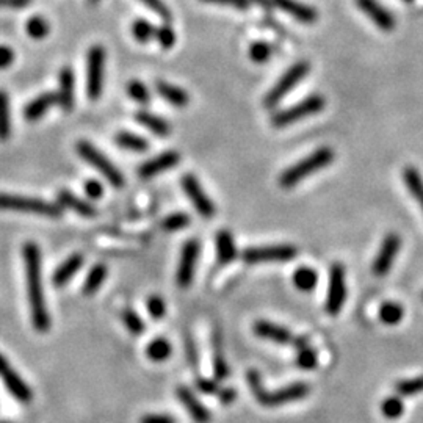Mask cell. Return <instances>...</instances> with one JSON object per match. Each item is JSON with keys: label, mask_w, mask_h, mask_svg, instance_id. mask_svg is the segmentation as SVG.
<instances>
[{"label": "cell", "mask_w": 423, "mask_h": 423, "mask_svg": "<svg viewBox=\"0 0 423 423\" xmlns=\"http://www.w3.org/2000/svg\"><path fill=\"white\" fill-rule=\"evenodd\" d=\"M25 265V279L27 293L30 301L32 323L38 332H47L50 328V317L46 306L43 289V256L41 250L33 241H27L22 248Z\"/></svg>", "instance_id": "6da1fadb"}, {"label": "cell", "mask_w": 423, "mask_h": 423, "mask_svg": "<svg viewBox=\"0 0 423 423\" xmlns=\"http://www.w3.org/2000/svg\"><path fill=\"white\" fill-rule=\"evenodd\" d=\"M248 382H250V387L257 402L262 406H267V408H276V406L298 402V400L307 397L310 392V387L306 382H292V384L278 389V391L268 392L267 389H263L261 375L256 370L248 371Z\"/></svg>", "instance_id": "7a4b0ae2"}, {"label": "cell", "mask_w": 423, "mask_h": 423, "mask_svg": "<svg viewBox=\"0 0 423 423\" xmlns=\"http://www.w3.org/2000/svg\"><path fill=\"white\" fill-rule=\"evenodd\" d=\"M334 151L331 148H318L317 151H314L312 154L307 155L306 159L300 160L295 165L287 168L284 173L281 174L279 177V185L282 188H292L295 187L296 184H300L303 179L309 177L310 174L320 171L326 166H329L332 162H334Z\"/></svg>", "instance_id": "3957f363"}, {"label": "cell", "mask_w": 423, "mask_h": 423, "mask_svg": "<svg viewBox=\"0 0 423 423\" xmlns=\"http://www.w3.org/2000/svg\"><path fill=\"white\" fill-rule=\"evenodd\" d=\"M0 208H2V210L35 213V215L47 218H61V215H63L61 207L54 204V202L38 199V197L10 193H0Z\"/></svg>", "instance_id": "277c9868"}, {"label": "cell", "mask_w": 423, "mask_h": 423, "mask_svg": "<svg viewBox=\"0 0 423 423\" xmlns=\"http://www.w3.org/2000/svg\"><path fill=\"white\" fill-rule=\"evenodd\" d=\"M326 99L321 94H310L306 99H303L296 105L289 109L281 110L272 116V124L276 129H282L290 126L293 122H298L304 118L314 116L325 109Z\"/></svg>", "instance_id": "5b68a950"}, {"label": "cell", "mask_w": 423, "mask_h": 423, "mask_svg": "<svg viewBox=\"0 0 423 423\" xmlns=\"http://www.w3.org/2000/svg\"><path fill=\"white\" fill-rule=\"evenodd\" d=\"M77 154L82 157V159L89 163L93 168L98 169V171L102 174V176L109 180V182L113 185V187L121 188L124 185V176L122 173L118 169L113 163L107 159V157L100 152L96 146H93L89 141H78L76 144Z\"/></svg>", "instance_id": "8992f818"}, {"label": "cell", "mask_w": 423, "mask_h": 423, "mask_svg": "<svg viewBox=\"0 0 423 423\" xmlns=\"http://www.w3.org/2000/svg\"><path fill=\"white\" fill-rule=\"evenodd\" d=\"M309 71H310V65L307 61H298V63L293 65L290 69H287L284 72V76L274 83V87L270 89L267 96H265L263 99L265 109H274V107L281 102L282 98H284L285 94H289L292 89L309 74Z\"/></svg>", "instance_id": "52a82bcc"}, {"label": "cell", "mask_w": 423, "mask_h": 423, "mask_svg": "<svg viewBox=\"0 0 423 423\" xmlns=\"http://www.w3.org/2000/svg\"><path fill=\"white\" fill-rule=\"evenodd\" d=\"M105 49L102 46L89 47L87 55V94L91 100H98L104 89Z\"/></svg>", "instance_id": "ba28073f"}, {"label": "cell", "mask_w": 423, "mask_h": 423, "mask_svg": "<svg viewBox=\"0 0 423 423\" xmlns=\"http://www.w3.org/2000/svg\"><path fill=\"white\" fill-rule=\"evenodd\" d=\"M345 267L342 263L334 262L329 270L328 298H326V312L332 317L340 312L345 306L347 300V278Z\"/></svg>", "instance_id": "9c48e42d"}, {"label": "cell", "mask_w": 423, "mask_h": 423, "mask_svg": "<svg viewBox=\"0 0 423 423\" xmlns=\"http://www.w3.org/2000/svg\"><path fill=\"white\" fill-rule=\"evenodd\" d=\"M298 256V250L292 245H268L246 248L241 254V259L246 263H263V262H287Z\"/></svg>", "instance_id": "30bf717a"}, {"label": "cell", "mask_w": 423, "mask_h": 423, "mask_svg": "<svg viewBox=\"0 0 423 423\" xmlns=\"http://www.w3.org/2000/svg\"><path fill=\"white\" fill-rule=\"evenodd\" d=\"M180 182H182V188L185 191V195L188 196L191 204L195 206L196 212L199 213L202 218L208 219L215 215V206H213L210 197L206 195L204 188L201 187L199 180L195 177V174H184Z\"/></svg>", "instance_id": "8fae6325"}, {"label": "cell", "mask_w": 423, "mask_h": 423, "mask_svg": "<svg viewBox=\"0 0 423 423\" xmlns=\"http://www.w3.org/2000/svg\"><path fill=\"white\" fill-rule=\"evenodd\" d=\"M199 251H201V245L197 240H188L182 248V254H180V261L177 267V276H176L177 285L182 287V289H187V287L191 285V282H193Z\"/></svg>", "instance_id": "7c38bea8"}, {"label": "cell", "mask_w": 423, "mask_h": 423, "mask_svg": "<svg viewBox=\"0 0 423 423\" xmlns=\"http://www.w3.org/2000/svg\"><path fill=\"white\" fill-rule=\"evenodd\" d=\"M400 246H402V239H400L398 234L386 235V239L382 240V245L375 257L373 267H371V272H373L375 276L382 278V276L389 273V270L392 268L395 259L398 256Z\"/></svg>", "instance_id": "4fadbf2b"}, {"label": "cell", "mask_w": 423, "mask_h": 423, "mask_svg": "<svg viewBox=\"0 0 423 423\" xmlns=\"http://www.w3.org/2000/svg\"><path fill=\"white\" fill-rule=\"evenodd\" d=\"M358 8L382 32H392L397 24V19L391 10L378 0H354Z\"/></svg>", "instance_id": "5bb4252c"}, {"label": "cell", "mask_w": 423, "mask_h": 423, "mask_svg": "<svg viewBox=\"0 0 423 423\" xmlns=\"http://www.w3.org/2000/svg\"><path fill=\"white\" fill-rule=\"evenodd\" d=\"M179 162H180L179 152L166 151V152H162L160 155L154 157V159L141 163L137 169V173L141 179H151V177L157 176V174L166 171V169L174 168Z\"/></svg>", "instance_id": "9a60e30c"}, {"label": "cell", "mask_w": 423, "mask_h": 423, "mask_svg": "<svg viewBox=\"0 0 423 423\" xmlns=\"http://www.w3.org/2000/svg\"><path fill=\"white\" fill-rule=\"evenodd\" d=\"M176 397L179 398V402L184 404V408L188 411L190 417L196 423H210L212 420L210 411H208L204 404L199 403V400L195 397V393L191 392L188 387L185 386L177 387Z\"/></svg>", "instance_id": "2e32d148"}, {"label": "cell", "mask_w": 423, "mask_h": 423, "mask_svg": "<svg viewBox=\"0 0 423 423\" xmlns=\"http://www.w3.org/2000/svg\"><path fill=\"white\" fill-rule=\"evenodd\" d=\"M272 2L284 13L295 18L298 22H303V24H314L318 21V11L310 5L301 3L298 0H272Z\"/></svg>", "instance_id": "e0dca14e"}, {"label": "cell", "mask_w": 423, "mask_h": 423, "mask_svg": "<svg viewBox=\"0 0 423 423\" xmlns=\"http://www.w3.org/2000/svg\"><path fill=\"white\" fill-rule=\"evenodd\" d=\"M254 332L265 340L279 343V345H287V343H293V334L292 332L284 328V326H278L274 323H270V321H257L254 325Z\"/></svg>", "instance_id": "ac0fdd59"}, {"label": "cell", "mask_w": 423, "mask_h": 423, "mask_svg": "<svg viewBox=\"0 0 423 423\" xmlns=\"http://www.w3.org/2000/svg\"><path fill=\"white\" fill-rule=\"evenodd\" d=\"M58 105L66 111H71L74 107V72L69 66H65L60 71L58 77Z\"/></svg>", "instance_id": "d6986e66"}, {"label": "cell", "mask_w": 423, "mask_h": 423, "mask_svg": "<svg viewBox=\"0 0 423 423\" xmlns=\"http://www.w3.org/2000/svg\"><path fill=\"white\" fill-rule=\"evenodd\" d=\"M2 380L5 382V386H7L8 392L13 395L18 402L24 403V404H28L32 402V398H33L32 389L28 387L24 381H22V378L16 373V371H13L11 369L8 371H5V373L2 375Z\"/></svg>", "instance_id": "ffe728a7"}, {"label": "cell", "mask_w": 423, "mask_h": 423, "mask_svg": "<svg viewBox=\"0 0 423 423\" xmlns=\"http://www.w3.org/2000/svg\"><path fill=\"white\" fill-rule=\"evenodd\" d=\"M54 104H58V96H56V93H44L38 96L30 104L25 105L24 118L27 121H36L46 115V111Z\"/></svg>", "instance_id": "44dd1931"}, {"label": "cell", "mask_w": 423, "mask_h": 423, "mask_svg": "<svg viewBox=\"0 0 423 423\" xmlns=\"http://www.w3.org/2000/svg\"><path fill=\"white\" fill-rule=\"evenodd\" d=\"M83 265V256L82 254H72L71 257H67L66 261L55 270L52 276V282L56 287H63L69 282L74 274L82 268Z\"/></svg>", "instance_id": "7402d4cb"}, {"label": "cell", "mask_w": 423, "mask_h": 423, "mask_svg": "<svg viewBox=\"0 0 423 423\" xmlns=\"http://www.w3.org/2000/svg\"><path fill=\"white\" fill-rule=\"evenodd\" d=\"M58 201L61 206L71 208V210H74L80 217L93 218L98 215V210H96V207L91 204V202L80 199V197H77L74 193H71V191L67 190L58 191Z\"/></svg>", "instance_id": "603a6c76"}, {"label": "cell", "mask_w": 423, "mask_h": 423, "mask_svg": "<svg viewBox=\"0 0 423 423\" xmlns=\"http://www.w3.org/2000/svg\"><path fill=\"white\" fill-rule=\"evenodd\" d=\"M155 89L163 100H166L168 104L174 107H187L190 102L188 93L180 87H176V85L159 80L155 83Z\"/></svg>", "instance_id": "cb8c5ba5"}, {"label": "cell", "mask_w": 423, "mask_h": 423, "mask_svg": "<svg viewBox=\"0 0 423 423\" xmlns=\"http://www.w3.org/2000/svg\"><path fill=\"white\" fill-rule=\"evenodd\" d=\"M135 120H137L141 126L148 129L157 137H168L171 133V126L169 122L163 120V118L154 115L151 111H137L135 113Z\"/></svg>", "instance_id": "d4e9b609"}, {"label": "cell", "mask_w": 423, "mask_h": 423, "mask_svg": "<svg viewBox=\"0 0 423 423\" xmlns=\"http://www.w3.org/2000/svg\"><path fill=\"white\" fill-rule=\"evenodd\" d=\"M217 243V254L219 263H229L232 262L237 256V248L232 234L229 230H219L215 239Z\"/></svg>", "instance_id": "484cf974"}, {"label": "cell", "mask_w": 423, "mask_h": 423, "mask_svg": "<svg viewBox=\"0 0 423 423\" xmlns=\"http://www.w3.org/2000/svg\"><path fill=\"white\" fill-rule=\"evenodd\" d=\"M403 180L408 187L409 193L413 195L417 204L420 206L423 212V177L419 173V169H415L413 166H408L403 169Z\"/></svg>", "instance_id": "4316f807"}, {"label": "cell", "mask_w": 423, "mask_h": 423, "mask_svg": "<svg viewBox=\"0 0 423 423\" xmlns=\"http://www.w3.org/2000/svg\"><path fill=\"white\" fill-rule=\"evenodd\" d=\"M213 375L217 381H223L229 376V367L226 364L223 347H221V336L219 332H213Z\"/></svg>", "instance_id": "83f0119b"}, {"label": "cell", "mask_w": 423, "mask_h": 423, "mask_svg": "<svg viewBox=\"0 0 423 423\" xmlns=\"http://www.w3.org/2000/svg\"><path fill=\"white\" fill-rule=\"evenodd\" d=\"M115 143L120 146V148L137 152V154H141V152H146L149 149V143L146 141V138L132 132H120L115 137Z\"/></svg>", "instance_id": "f1b7e54d"}, {"label": "cell", "mask_w": 423, "mask_h": 423, "mask_svg": "<svg viewBox=\"0 0 423 423\" xmlns=\"http://www.w3.org/2000/svg\"><path fill=\"white\" fill-rule=\"evenodd\" d=\"M293 284L301 292H312L318 284V273L309 267L298 268L293 274Z\"/></svg>", "instance_id": "f546056e"}, {"label": "cell", "mask_w": 423, "mask_h": 423, "mask_svg": "<svg viewBox=\"0 0 423 423\" xmlns=\"http://www.w3.org/2000/svg\"><path fill=\"white\" fill-rule=\"evenodd\" d=\"M107 278V267L104 263H96L94 267L89 270V273L85 279L83 284V293L85 295H93V293L100 289Z\"/></svg>", "instance_id": "4dcf8cb0"}, {"label": "cell", "mask_w": 423, "mask_h": 423, "mask_svg": "<svg viewBox=\"0 0 423 423\" xmlns=\"http://www.w3.org/2000/svg\"><path fill=\"white\" fill-rule=\"evenodd\" d=\"M171 351H173L171 343L163 337L152 340L148 348H146V354H148V358L151 360H154V362H163V360H166L169 356H171Z\"/></svg>", "instance_id": "1f68e13d"}, {"label": "cell", "mask_w": 423, "mask_h": 423, "mask_svg": "<svg viewBox=\"0 0 423 423\" xmlns=\"http://www.w3.org/2000/svg\"><path fill=\"white\" fill-rule=\"evenodd\" d=\"M11 133V118H10V98L8 94L0 89V141H7Z\"/></svg>", "instance_id": "d6a6232c"}, {"label": "cell", "mask_w": 423, "mask_h": 423, "mask_svg": "<svg viewBox=\"0 0 423 423\" xmlns=\"http://www.w3.org/2000/svg\"><path fill=\"white\" fill-rule=\"evenodd\" d=\"M25 32L28 33V36L33 39H43L49 35L50 27L49 22L43 18V16H33L27 21L25 24Z\"/></svg>", "instance_id": "836d02e7"}, {"label": "cell", "mask_w": 423, "mask_h": 423, "mask_svg": "<svg viewBox=\"0 0 423 423\" xmlns=\"http://www.w3.org/2000/svg\"><path fill=\"white\" fill-rule=\"evenodd\" d=\"M403 307L397 303H384L380 309V318L386 325H397L403 320Z\"/></svg>", "instance_id": "e575fe53"}, {"label": "cell", "mask_w": 423, "mask_h": 423, "mask_svg": "<svg viewBox=\"0 0 423 423\" xmlns=\"http://www.w3.org/2000/svg\"><path fill=\"white\" fill-rule=\"evenodd\" d=\"M155 28L148 19H137L132 24V35L138 43H148L154 38Z\"/></svg>", "instance_id": "d590c367"}, {"label": "cell", "mask_w": 423, "mask_h": 423, "mask_svg": "<svg viewBox=\"0 0 423 423\" xmlns=\"http://www.w3.org/2000/svg\"><path fill=\"white\" fill-rule=\"evenodd\" d=\"M190 221H191V219H190L187 213L176 212V213H171V215L163 219L162 228H163V230H166V232H176V230H182V229L187 228Z\"/></svg>", "instance_id": "8d00e7d4"}, {"label": "cell", "mask_w": 423, "mask_h": 423, "mask_svg": "<svg viewBox=\"0 0 423 423\" xmlns=\"http://www.w3.org/2000/svg\"><path fill=\"white\" fill-rule=\"evenodd\" d=\"M272 54H273V47L270 46L268 43L256 41L250 46V58L257 65L267 63V61L272 58Z\"/></svg>", "instance_id": "74e56055"}, {"label": "cell", "mask_w": 423, "mask_h": 423, "mask_svg": "<svg viewBox=\"0 0 423 423\" xmlns=\"http://www.w3.org/2000/svg\"><path fill=\"white\" fill-rule=\"evenodd\" d=\"M122 321L124 325H126V328L129 329V332H132L133 336H140L144 332V321L143 318L140 317V315L135 312L132 309H126L122 312Z\"/></svg>", "instance_id": "f35d334b"}, {"label": "cell", "mask_w": 423, "mask_h": 423, "mask_svg": "<svg viewBox=\"0 0 423 423\" xmlns=\"http://www.w3.org/2000/svg\"><path fill=\"white\" fill-rule=\"evenodd\" d=\"M381 411L384 414L386 419H398V417L403 415L404 404L400 397H389L381 404Z\"/></svg>", "instance_id": "ab89813d"}, {"label": "cell", "mask_w": 423, "mask_h": 423, "mask_svg": "<svg viewBox=\"0 0 423 423\" xmlns=\"http://www.w3.org/2000/svg\"><path fill=\"white\" fill-rule=\"evenodd\" d=\"M397 392L402 397H411V395H417L423 392V376L411 378V380H403L397 384Z\"/></svg>", "instance_id": "60d3db41"}, {"label": "cell", "mask_w": 423, "mask_h": 423, "mask_svg": "<svg viewBox=\"0 0 423 423\" xmlns=\"http://www.w3.org/2000/svg\"><path fill=\"white\" fill-rule=\"evenodd\" d=\"M296 364L303 370H314L318 364V356L317 353L314 351L309 345L298 349V356H296Z\"/></svg>", "instance_id": "b9f144b4"}, {"label": "cell", "mask_w": 423, "mask_h": 423, "mask_svg": "<svg viewBox=\"0 0 423 423\" xmlns=\"http://www.w3.org/2000/svg\"><path fill=\"white\" fill-rule=\"evenodd\" d=\"M127 94L131 96L135 102H138L141 105H146L151 99L148 88H146V85L141 83L140 80H132L127 83Z\"/></svg>", "instance_id": "7bdbcfd3"}, {"label": "cell", "mask_w": 423, "mask_h": 423, "mask_svg": "<svg viewBox=\"0 0 423 423\" xmlns=\"http://www.w3.org/2000/svg\"><path fill=\"white\" fill-rule=\"evenodd\" d=\"M154 36L159 41L163 49H171L176 44V33L168 24H163L159 28H155Z\"/></svg>", "instance_id": "ee69618b"}, {"label": "cell", "mask_w": 423, "mask_h": 423, "mask_svg": "<svg viewBox=\"0 0 423 423\" xmlns=\"http://www.w3.org/2000/svg\"><path fill=\"white\" fill-rule=\"evenodd\" d=\"M146 307H148V312L154 320H160L165 317V314H166V304L165 301H163V298L159 295L149 296Z\"/></svg>", "instance_id": "f6af8a7d"}, {"label": "cell", "mask_w": 423, "mask_h": 423, "mask_svg": "<svg viewBox=\"0 0 423 423\" xmlns=\"http://www.w3.org/2000/svg\"><path fill=\"white\" fill-rule=\"evenodd\" d=\"M141 3H144L146 7H148L149 10L154 11V13L159 16V18H162L163 21H171L173 14H171V10L168 8V5L163 2V0H140Z\"/></svg>", "instance_id": "bcb514c9"}, {"label": "cell", "mask_w": 423, "mask_h": 423, "mask_svg": "<svg viewBox=\"0 0 423 423\" xmlns=\"http://www.w3.org/2000/svg\"><path fill=\"white\" fill-rule=\"evenodd\" d=\"M85 193H87V196L89 197V199H100V197L104 196V187L102 184L99 182V180H87L85 182Z\"/></svg>", "instance_id": "7dc6e473"}, {"label": "cell", "mask_w": 423, "mask_h": 423, "mask_svg": "<svg viewBox=\"0 0 423 423\" xmlns=\"http://www.w3.org/2000/svg\"><path fill=\"white\" fill-rule=\"evenodd\" d=\"M206 3H217L223 7H232L235 10H248L250 8V0H201Z\"/></svg>", "instance_id": "c3c4849f"}, {"label": "cell", "mask_w": 423, "mask_h": 423, "mask_svg": "<svg viewBox=\"0 0 423 423\" xmlns=\"http://www.w3.org/2000/svg\"><path fill=\"white\" fill-rule=\"evenodd\" d=\"M140 423H177V422L169 414H146L144 417H141Z\"/></svg>", "instance_id": "681fc988"}, {"label": "cell", "mask_w": 423, "mask_h": 423, "mask_svg": "<svg viewBox=\"0 0 423 423\" xmlns=\"http://www.w3.org/2000/svg\"><path fill=\"white\" fill-rule=\"evenodd\" d=\"M14 52L13 49L8 46H0V69H5V67H10L14 61Z\"/></svg>", "instance_id": "f907efd6"}, {"label": "cell", "mask_w": 423, "mask_h": 423, "mask_svg": "<svg viewBox=\"0 0 423 423\" xmlns=\"http://www.w3.org/2000/svg\"><path fill=\"white\" fill-rule=\"evenodd\" d=\"M196 387L199 389L201 392H204V393H217L218 392L217 381L207 380V378H197V380H196Z\"/></svg>", "instance_id": "816d5d0a"}, {"label": "cell", "mask_w": 423, "mask_h": 423, "mask_svg": "<svg viewBox=\"0 0 423 423\" xmlns=\"http://www.w3.org/2000/svg\"><path fill=\"white\" fill-rule=\"evenodd\" d=\"M30 3L32 0H0V8H24Z\"/></svg>", "instance_id": "f5cc1de1"}, {"label": "cell", "mask_w": 423, "mask_h": 423, "mask_svg": "<svg viewBox=\"0 0 423 423\" xmlns=\"http://www.w3.org/2000/svg\"><path fill=\"white\" fill-rule=\"evenodd\" d=\"M219 400H221L223 404H230L235 400L237 397V392L234 391L232 387H228V389H223V391H219Z\"/></svg>", "instance_id": "db71d44e"}, {"label": "cell", "mask_w": 423, "mask_h": 423, "mask_svg": "<svg viewBox=\"0 0 423 423\" xmlns=\"http://www.w3.org/2000/svg\"><path fill=\"white\" fill-rule=\"evenodd\" d=\"M10 370V365H8V360L5 359L2 354H0V375H3L5 371Z\"/></svg>", "instance_id": "11a10c76"}, {"label": "cell", "mask_w": 423, "mask_h": 423, "mask_svg": "<svg viewBox=\"0 0 423 423\" xmlns=\"http://www.w3.org/2000/svg\"><path fill=\"white\" fill-rule=\"evenodd\" d=\"M250 2H256V3L263 5V7H267V2H265V0H250Z\"/></svg>", "instance_id": "9f6ffc18"}, {"label": "cell", "mask_w": 423, "mask_h": 423, "mask_svg": "<svg viewBox=\"0 0 423 423\" xmlns=\"http://www.w3.org/2000/svg\"><path fill=\"white\" fill-rule=\"evenodd\" d=\"M88 2H89V3H91V5H96V3H99V2H100V0H88Z\"/></svg>", "instance_id": "6f0895ef"}, {"label": "cell", "mask_w": 423, "mask_h": 423, "mask_svg": "<svg viewBox=\"0 0 423 423\" xmlns=\"http://www.w3.org/2000/svg\"><path fill=\"white\" fill-rule=\"evenodd\" d=\"M403 2H406V3H411V2H414V0H403Z\"/></svg>", "instance_id": "680465c9"}, {"label": "cell", "mask_w": 423, "mask_h": 423, "mask_svg": "<svg viewBox=\"0 0 423 423\" xmlns=\"http://www.w3.org/2000/svg\"><path fill=\"white\" fill-rule=\"evenodd\" d=\"M0 423H10V422H0Z\"/></svg>", "instance_id": "91938a15"}]
</instances>
